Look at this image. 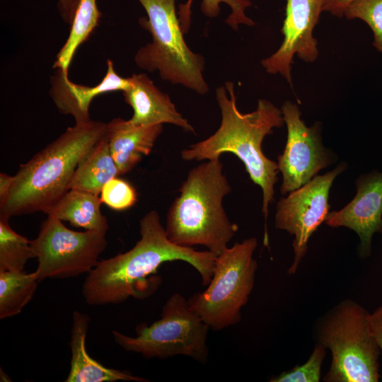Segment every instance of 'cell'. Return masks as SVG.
<instances>
[{
  "label": "cell",
  "instance_id": "23",
  "mask_svg": "<svg viewBox=\"0 0 382 382\" xmlns=\"http://www.w3.org/2000/svg\"><path fill=\"white\" fill-rule=\"evenodd\" d=\"M192 2L193 0H187L185 4L179 5L178 16L184 34L187 33L190 28ZM222 3L226 4L231 9L225 22L233 30H238L240 24L248 26L255 24L245 13V9L252 5L250 0H202L201 11L209 18H215L220 13V4Z\"/></svg>",
  "mask_w": 382,
  "mask_h": 382
},
{
  "label": "cell",
  "instance_id": "17",
  "mask_svg": "<svg viewBox=\"0 0 382 382\" xmlns=\"http://www.w3.org/2000/svg\"><path fill=\"white\" fill-rule=\"evenodd\" d=\"M89 322L87 315L78 311L73 312L69 343L71 357L66 382L149 381L127 371L105 367L89 356L85 343Z\"/></svg>",
  "mask_w": 382,
  "mask_h": 382
},
{
  "label": "cell",
  "instance_id": "14",
  "mask_svg": "<svg viewBox=\"0 0 382 382\" xmlns=\"http://www.w3.org/2000/svg\"><path fill=\"white\" fill-rule=\"evenodd\" d=\"M129 86V77L120 76L108 59L105 75L94 86L75 83L69 80L68 71L57 69L51 77L50 96L60 112L71 115L76 123H83L91 120L89 107L95 97L112 91L123 92Z\"/></svg>",
  "mask_w": 382,
  "mask_h": 382
},
{
  "label": "cell",
  "instance_id": "18",
  "mask_svg": "<svg viewBox=\"0 0 382 382\" xmlns=\"http://www.w3.org/2000/svg\"><path fill=\"white\" fill-rule=\"evenodd\" d=\"M99 195L76 190H69L44 213L75 227L106 233L108 224L100 211Z\"/></svg>",
  "mask_w": 382,
  "mask_h": 382
},
{
  "label": "cell",
  "instance_id": "1",
  "mask_svg": "<svg viewBox=\"0 0 382 382\" xmlns=\"http://www.w3.org/2000/svg\"><path fill=\"white\" fill-rule=\"evenodd\" d=\"M139 233L141 238L132 248L99 261L88 273L82 286L87 303L103 306L120 303L130 297H149L161 282L154 274L166 262H186L199 274L204 286L210 282L217 255L171 242L156 211H150L141 218Z\"/></svg>",
  "mask_w": 382,
  "mask_h": 382
},
{
  "label": "cell",
  "instance_id": "8",
  "mask_svg": "<svg viewBox=\"0 0 382 382\" xmlns=\"http://www.w3.org/2000/svg\"><path fill=\"white\" fill-rule=\"evenodd\" d=\"M209 327L194 311L187 299L173 294L162 308L161 318L149 326L144 323L130 337L113 330L115 342L127 352L147 359H167L183 355L205 363L209 357L207 344Z\"/></svg>",
  "mask_w": 382,
  "mask_h": 382
},
{
  "label": "cell",
  "instance_id": "16",
  "mask_svg": "<svg viewBox=\"0 0 382 382\" xmlns=\"http://www.w3.org/2000/svg\"><path fill=\"white\" fill-rule=\"evenodd\" d=\"M162 132L163 125L137 126L121 117L107 123L108 145L120 175L131 171L151 152Z\"/></svg>",
  "mask_w": 382,
  "mask_h": 382
},
{
  "label": "cell",
  "instance_id": "10",
  "mask_svg": "<svg viewBox=\"0 0 382 382\" xmlns=\"http://www.w3.org/2000/svg\"><path fill=\"white\" fill-rule=\"evenodd\" d=\"M347 168L342 163L333 170L317 175L277 203L274 226L294 236V260L289 274H294L308 249V242L329 213V194L335 179Z\"/></svg>",
  "mask_w": 382,
  "mask_h": 382
},
{
  "label": "cell",
  "instance_id": "21",
  "mask_svg": "<svg viewBox=\"0 0 382 382\" xmlns=\"http://www.w3.org/2000/svg\"><path fill=\"white\" fill-rule=\"evenodd\" d=\"M39 282L35 272L0 271V319L20 313L33 299Z\"/></svg>",
  "mask_w": 382,
  "mask_h": 382
},
{
  "label": "cell",
  "instance_id": "11",
  "mask_svg": "<svg viewBox=\"0 0 382 382\" xmlns=\"http://www.w3.org/2000/svg\"><path fill=\"white\" fill-rule=\"evenodd\" d=\"M281 111L287 138L283 153L277 157V165L282 175L280 192L284 195L308 183L337 158L323 144L321 122L307 127L301 118L299 106L290 100L283 103Z\"/></svg>",
  "mask_w": 382,
  "mask_h": 382
},
{
  "label": "cell",
  "instance_id": "2",
  "mask_svg": "<svg viewBox=\"0 0 382 382\" xmlns=\"http://www.w3.org/2000/svg\"><path fill=\"white\" fill-rule=\"evenodd\" d=\"M216 98L221 113L219 127L207 139L183 150L181 157L185 161L212 160L219 158L222 154L231 153L243 163L251 180L262 191L264 244L267 245L268 208L274 199V187L278 181L279 170L277 163L263 154L262 143L274 128L285 124L281 109L266 99H260L254 111L241 112L236 105L234 84L231 81L216 88Z\"/></svg>",
  "mask_w": 382,
  "mask_h": 382
},
{
  "label": "cell",
  "instance_id": "27",
  "mask_svg": "<svg viewBox=\"0 0 382 382\" xmlns=\"http://www.w3.org/2000/svg\"><path fill=\"white\" fill-rule=\"evenodd\" d=\"M369 326L382 354V306L376 308L373 313H370Z\"/></svg>",
  "mask_w": 382,
  "mask_h": 382
},
{
  "label": "cell",
  "instance_id": "13",
  "mask_svg": "<svg viewBox=\"0 0 382 382\" xmlns=\"http://www.w3.org/2000/svg\"><path fill=\"white\" fill-rule=\"evenodd\" d=\"M355 183L357 193L352 200L342 209L329 212L325 222L332 228L354 231L359 238V255L366 258L371 254L374 235L382 233V172L362 174Z\"/></svg>",
  "mask_w": 382,
  "mask_h": 382
},
{
  "label": "cell",
  "instance_id": "9",
  "mask_svg": "<svg viewBox=\"0 0 382 382\" xmlns=\"http://www.w3.org/2000/svg\"><path fill=\"white\" fill-rule=\"evenodd\" d=\"M105 233L75 231L62 221L47 215L30 245L37 259L35 271L39 282L67 279L90 272L99 262L108 241Z\"/></svg>",
  "mask_w": 382,
  "mask_h": 382
},
{
  "label": "cell",
  "instance_id": "4",
  "mask_svg": "<svg viewBox=\"0 0 382 382\" xmlns=\"http://www.w3.org/2000/svg\"><path fill=\"white\" fill-rule=\"evenodd\" d=\"M231 192L219 158L207 160L193 168L168 211L165 227L168 238L178 245H203L220 255L238 229L222 204Z\"/></svg>",
  "mask_w": 382,
  "mask_h": 382
},
{
  "label": "cell",
  "instance_id": "3",
  "mask_svg": "<svg viewBox=\"0 0 382 382\" xmlns=\"http://www.w3.org/2000/svg\"><path fill=\"white\" fill-rule=\"evenodd\" d=\"M107 123H75L59 137L19 166L0 213L9 217L43 213L68 190L79 162L106 137Z\"/></svg>",
  "mask_w": 382,
  "mask_h": 382
},
{
  "label": "cell",
  "instance_id": "29",
  "mask_svg": "<svg viewBox=\"0 0 382 382\" xmlns=\"http://www.w3.org/2000/svg\"><path fill=\"white\" fill-rule=\"evenodd\" d=\"M79 0H58L57 7L63 20L70 23Z\"/></svg>",
  "mask_w": 382,
  "mask_h": 382
},
{
  "label": "cell",
  "instance_id": "19",
  "mask_svg": "<svg viewBox=\"0 0 382 382\" xmlns=\"http://www.w3.org/2000/svg\"><path fill=\"white\" fill-rule=\"evenodd\" d=\"M118 175L119 170L106 136L79 162L69 182V190L99 195L103 186Z\"/></svg>",
  "mask_w": 382,
  "mask_h": 382
},
{
  "label": "cell",
  "instance_id": "15",
  "mask_svg": "<svg viewBox=\"0 0 382 382\" xmlns=\"http://www.w3.org/2000/svg\"><path fill=\"white\" fill-rule=\"evenodd\" d=\"M130 86L123 91L125 101L133 110L129 121L137 126L171 124L185 132L195 133L194 127L177 110L170 96L161 91L144 73L129 76Z\"/></svg>",
  "mask_w": 382,
  "mask_h": 382
},
{
  "label": "cell",
  "instance_id": "25",
  "mask_svg": "<svg viewBox=\"0 0 382 382\" xmlns=\"http://www.w3.org/2000/svg\"><path fill=\"white\" fill-rule=\"evenodd\" d=\"M326 355V348L316 342L308 360L302 365L296 366L272 378L271 382H318L321 367Z\"/></svg>",
  "mask_w": 382,
  "mask_h": 382
},
{
  "label": "cell",
  "instance_id": "12",
  "mask_svg": "<svg viewBox=\"0 0 382 382\" xmlns=\"http://www.w3.org/2000/svg\"><path fill=\"white\" fill-rule=\"evenodd\" d=\"M324 3L325 0H286L281 29L284 39L274 54L261 61L266 72L279 74L292 87L291 71L294 55L306 62L317 59L318 41L313 32L323 11Z\"/></svg>",
  "mask_w": 382,
  "mask_h": 382
},
{
  "label": "cell",
  "instance_id": "22",
  "mask_svg": "<svg viewBox=\"0 0 382 382\" xmlns=\"http://www.w3.org/2000/svg\"><path fill=\"white\" fill-rule=\"evenodd\" d=\"M9 219L0 213V271L21 272L35 254L30 241L12 229Z\"/></svg>",
  "mask_w": 382,
  "mask_h": 382
},
{
  "label": "cell",
  "instance_id": "26",
  "mask_svg": "<svg viewBox=\"0 0 382 382\" xmlns=\"http://www.w3.org/2000/svg\"><path fill=\"white\" fill-rule=\"evenodd\" d=\"M103 203L115 211H124L135 204L137 195L128 181L115 177L110 180L100 192Z\"/></svg>",
  "mask_w": 382,
  "mask_h": 382
},
{
  "label": "cell",
  "instance_id": "28",
  "mask_svg": "<svg viewBox=\"0 0 382 382\" xmlns=\"http://www.w3.org/2000/svg\"><path fill=\"white\" fill-rule=\"evenodd\" d=\"M353 0H325L323 11L329 12L337 17L344 16L347 6Z\"/></svg>",
  "mask_w": 382,
  "mask_h": 382
},
{
  "label": "cell",
  "instance_id": "30",
  "mask_svg": "<svg viewBox=\"0 0 382 382\" xmlns=\"http://www.w3.org/2000/svg\"><path fill=\"white\" fill-rule=\"evenodd\" d=\"M13 182V175H9L4 173H0V204L5 200Z\"/></svg>",
  "mask_w": 382,
  "mask_h": 382
},
{
  "label": "cell",
  "instance_id": "24",
  "mask_svg": "<svg viewBox=\"0 0 382 382\" xmlns=\"http://www.w3.org/2000/svg\"><path fill=\"white\" fill-rule=\"evenodd\" d=\"M344 16L364 21L373 32V45L382 53V0H353Z\"/></svg>",
  "mask_w": 382,
  "mask_h": 382
},
{
  "label": "cell",
  "instance_id": "20",
  "mask_svg": "<svg viewBox=\"0 0 382 382\" xmlns=\"http://www.w3.org/2000/svg\"><path fill=\"white\" fill-rule=\"evenodd\" d=\"M102 13L96 0H79L71 21L69 34L57 54L53 68L68 71L78 47L98 26Z\"/></svg>",
  "mask_w": 382,
  "mask_h": 382
},
{
  "label": "cell",
  "instance_id": "7",
  "mask_svg": "<svg viewBox=\"0 0 382 382\" xmlns=\"http://www.w3.org/2000/svg\"><path fill=\"white\" fill-rule=\"evenodd\" d=\"M257 245V238L251 237L225 249L216 258L207 288L187 299L190 309L210 329L221 330L240 322L255 284Z\"/></svg>",
  "mask_w": 382,
  "mask_h": 382
},
{
  "label": "cell",
  "instance_id": "6",
  "mask_svg": "<svg viewBox=\"0 0 382 382\" xmlns=\"http://www.w3.org/2000/svg\"><path fill=\"white\" fill-rule=\"evenodd\" d=\"M147 14L139 19L152 41L138 50L134 62L141 69L154 72L173 84H178L199 95L209 92L204 78L205 60L186 44L175 0H138Z\"/></svg>",
  "mask_w": 382,
  "mask_h": 382
},
{
  "label": "cell",
  "instance_id": "5",
  "mask_svg": "<svg viewBox=\"0 0 382 382\" xmlns=\"http://www.w3.org/2000/svg\"><path fill=\"white\" fill-rule=\"evenodd\" d=\"M370 313L357 302L345 299L318 322V343L331 352L325 382H377L381 350L371 331Z\"/></svg>",
  "mask_w": 382,
  "mask_h": 382
}]
</instances>
